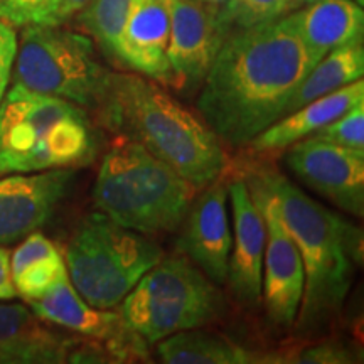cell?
Here are the masks:
<instances>
[{
    "label": "cell",
    "mask_w": 364,
    "mask_h": 364,
    "mask_svg": "<svg viewBox=\"0 0 364 364\" xmlns=\"http://www.w3.org/2000/svg\"><path fill=\"white\" fill-rule=\"evenodd\" d=\"M314 65L289 14L236 29L218 51L196 107L218 139L243 147L285 115Z\"/></svg>",
    "instance_id": "cell-1"
},
{
    "label": "cell",
    "mask_w": 364,
    "mask_h": 364,
    "mask_svg": "<svg viewBox=\"0 0 364 364\" xmlns=\"http://www.w3.org/2000/svg\"><path fill=\"white\" fill-rule=\"evenodd\" d=\"M247 177L275 199L282 220L302 258V300L295 331L311 336L341 312L363 262V231L339 213L322 206L273 167L257 166Z\"/></svg>",
    "instance_id": "cell-2"
},
{
    "label": "cell",
    "mask_w": 364,
    "mask_h": 364,
    "mask_svg": "<svg viewBox=\"0 0 364 364\" xmlns=\"http://www.w3.org/2000/svg\"><path fill=\"white\" fill-rule=\"evenodd\" d=\"M97 110L107 129L142 145L199 191L226 169L215 132L154 80L110 71Z\"/></svg>",
    "instance_id": "cell-3"
},
{
    "label": "cell",
    "mask_w": 364,
    "mask_h": 364,
    "mask_svg": "<svg viewBox=\"0 0 364 364\" xmlns=\"http://www.w3.org/2000/svg\"><path fill=\"white\" fill-rule=\"evenodd\" d=\"M98 135L78 105L14 85L0 102V176L88 166Z\"/></svg>",
    "instance_id": "cell-4"
},
{
    "label": "cell",
    "mask_w": 364,
    "mask_h": 364,
    "mask_svg": "<svg viewBox=\"0 0 364 364\" xmlns=\"http://www.w3.org/2000/svg\"><path fill=\"white\" fill-rule=\"evenodd\" d=\"M198 188L142 145L117 135L93 186L100 213L142 235L179 230Z\"/></svg>",
    "instance_id": "cell-5"
},
{
    "label": "cell",
    "mask_w": 364,
    "mask_h": 364,
    "mask_svg": "<svg viewBox=\"0 0 364 364\" xmlns=\"http://www.w3.org/2000/svg\"><path fill=\"white\" fill-rule=\"evenodd\" d=\"M162 258L156 241L127 230L103 213H93L80 223L65 252L73 287L98 309L120 306L136 282Z\"/></svg>",
    "instance_id": "cell-6"
},
{
    "label": "cell",
    "mask_w": 364,
    "mask_h": 364,
    "mask_svg": "<svg viewBox=\"0 0 364 364\" xmlns=\"http://www.w3.org/2000/svg\"><path fill=\"white\" fill-rule=\"evenodd\" d=\"M215 282L189 262L162 258L120 302V316L149 346L181 331L201 329L220 321L226 299Z\"/></svg>",
    "instance_id": "cell-7"
},
{
    "label": "cell",
    "mask_w": 364,
    "mask_h": 364,
    "mask_svg": "<svg viewBox=\"0 0 364 364\" xmlns=\"http://www.w3.org/2000/svg\"><path fill=\"white\" fill-rule=\"evenodd\" d=\"M14 65V85L95 110L110 75L93 41L61 26L24 27Z\"/></svg>",
    "instance_id": "cell-8"
},
{
    "label": "cell",
    "mask_w": 364,
    "mask_h": 364,
    "mask_svg": "<svg viewBox=\"0 0 364 364\" xmlns=\"http://www.w3.org/2000/svg\"><path fill=\"white\" fill-rule=\"evenodd\" d=\"M247 186L260 208L267 226L265 255H263L262 297L268 317L280 329H292L302 300L306 275L302 258L282 220L275 199L257 181L247 177Z\"/></svg>",
    "instance_id": "cell-9"
},
{
    "label": "cell",
    "mask_w": 364,
    "mask_h": 364,
    "mask_svg": "<svg viewBox=\"0 0 364 364\" xmlns=\"http://www.w3.org/2000/svg\"><path fill=\"white\" fill-rule=\"evenodd\" d=\"M29 304L31 311L44 322L102 344L110 354L112 363L149 356V344L125 324L120 312L90 306L76 292L70 277L59 280L48 294Z\"/></svg>",
    "instance_id": "cell-10"
},
{
    "label": "cell",
    "mask_w": 364,
    "mask_h": 364,
    "mask_svg": "<svg viewBox=\"0 0 364 364\" xmlns=\"http://www.w3.org/2000/svg\"><path fill=\"white\" fill-rule=\"evenodd\" d=\"M287 166L314 193L349 215H364V149L306 136L289 147Z\"/></svg>",
    "instance_id": "cell-11"
},
{
    "label": "cell",
    "mask_w": 364,
    "mask_h": 364,
    "mask_svg": "<svg viewBox=\"0 0 364 364\" xmlns=\"http://www.w3.org/2000/svg\"><path fill=\"white\" fill-rule=\"evenodd\" d=\"M171 38L167 59L177 90L201 88L209 68L228 38L220 7L201 0H169Z\"/></svg>",
    "instance_id": "cell-12"
},
{
    "label": "cell",
    "mask_w": 364,
    "mask_h": 364,
    "mask_svg": "<svg viewBox=\"0 0 364 364\" xmlns=\"http://www.w3.org/2000/svg\"><path fill=\"white\" fill-rule=\"evenodd\" d=\"M228 181L218 177L194 198L182 221V233L177 240V252L193 262L216 285L228 282L231 235L228 220Z\"/></svg>",
    "instance_id": "cell-13"
},
{
    "label": "cell",
    "mask_w": 364,
    "mask_h": 364,
    "mask_svg": "<svg viewBox=\"0 0 364 364\" xmlns=\"http://www.w3.org/2000/svg\"><path fill=\"white\" fill-rule=\"evenodd\" d=\"M75 177L73 169H51L0 179V245L43 228L70 193Z\"/></svg>",
    "instance_id": "cell-14"
},
{
    "label": "cell",
    "mask_w": 364,
    "mask_h": 364,
    "mask_svg": "<svg viewBox=\"0 0 364 364\" xmlns=\"http://www.w3.org/2000/svg\"><path fill=\"white\" fill-rule=\"evenodd\" d=\"M228 199L233 211V243L228 262V284L241 302L257 306L262 300L265 220L250 194L245 177H235L228 182Z\"/></svg>",
    "instance_id": "cell-15"
},
{
    "label": "cell",
    "mask_w": 364,
    "mask_h": 364,
    "mask_svg": "<svg viewBox=\"0 0 364 364\" xmlns=\"http://www.w3.org/2000/svg\"><path fill=\"white\" fill-rule=\"evenodd\" d=\"M171 38L169 0H132L115 61L157 83L172 86L167 59Z\"/></svg>",
    "instance_id": "cell-16"
},
{
    "label": "cell",
    "mask_w": 364,
    "mask_h": 364,
    "mask_svg": "<svg viewBox=\"0 0 364 364\" xmlns=\"http://www.w3.org/2000/svg\"><path fill=\"white\" fill-rule=\"evenodd\" d=\"M80 341L51 331L21 304H0V364L68 363Z\"/></svg>",
    "instance_id": "cell-17"
},
{
    "label": "cell",
    "mask_w": 364,
    "mask_h": 364,
    "mask_svg": "<svg viewBox=\"0 0 364 364\" xmlns=\"http://www.w3.org/2000/svg\"><path fill=\"white\" fill-rule=\"evenodd\" d=\"M363 102L364 81L361 78L280 117L268 129L255 136L248 144V147L258 154L280 152V150L289 149L299 140L312 135L321 127L327 125L334 118L344 115L346 112H349L353 107Z\"/></svg>",
    "instance_id": "cell-18"
},
{
    "label": "cell",
    "mask_w": 364,
    "mask_h": 364,
    "mask_svg": "<svg viewBox=\"0 0 364 364\" xmlns=\"http://www.w3.org/2000/svg\"><path fill=\"white\" fill-rule=\"evenodd\" d=\"M289 16L316 63L332 49L363 43L364 12L353 0H316Z\"/></svg>",
    "instance_id": "cell-19"
},
{
    "label": "cell",
    "mask_w": 364,
    "mask_h": 364,
    "mask_svg": "<svg viewBox=\"0 0 364 364\" xmlns=\"http://www.w3.org/2000/svg\"><path fill=\"white\" fill-rule=\"evenodd\" d=\"M12 282L17 295L33 302L68 277L65 257L43 233L27 235L11 257Z\"/></svg>",
    "instance_id": "cell-20"
},
{
    "label": "cell",
    "mask_w": 364,
    "mask_h": 364,
    "mask_svg": "<svg viewBox=\"0 0 364 364\" xmlns=\"http://www.w3.org/2000/svg\"><path fill=\"white\" fill-rule=\"evenodd\" d=\"M364 75L363 43H353L332 49L314 65L306 78L295 90L294 97L287 105V113L297 110L306 103L326 97L332 91L361 80Z\"/></svg>",
    "instance_id": "cell-21"
},
{
    "label": "cell",
    "mask_w": 364,
    "mask_h": 364,
    "mask_svg": "<svg viewBox=\"0 0 364 364\" xmlns=\"http://www.w3.org/2000/svg\"><path fill=\"white\" fill-rule=\"evenodd\" d=\"M157 354L167 364H247L253 353L213 332L189 329L159 341Z\"/></svg>",
    "instance_id": "cell-22"
},
{
    "label": "cell",
    "mask_w": 364,
    "mask_h": 364,
    "mask_svg": "<svg viewBox=\"0 0 364 364\" xmlns=\"http://www.w3.org/2000/svg\"><path fill=\"white\" fill-rule=\"evenodd\" d=\"M130 6L132 0H90L83 11L76 14L81 29L113 61Z\"/></svg>",
    "instance_id": "cell-23"
},
{
    "label": "cell",
    "mask_w": 364,
    "mask_h": 364,
    "mask_svg": "<svg viewBox=\"0 0 364 364\" xmlns=\"http://www.w3.org/2000/svg\"><path fill=\"white\" fill-rule=\"evenodd\" d=\"M297 6V0H226L220 7V21L233 33L280 19Z\"/></svg>",
    "instance_id": "cell-24"
},
{
    "label": "cell",
    "mask_w": 364,
    "mask_h": 364,
    "mask_svg": "<svg viewBox=\"0 0 364 364\" xmlns=\"http://www.w3.org/2000/svg\"><path fill=\"white\" fill-rule=\"evenodd\" d=\"M0 21L11 27L61 26L58 0H0Z\"/></svg>",
    "instance_id": "cell-25"
},
{
    "label": "cell",
    "mask_w": 364,
    "mask_h": 364,
    "mask_svg": "<svg viewBox=\"0 0 364 364\" xmlns=\"http://www.w3.org/2000/svg\"><path fill=\"white\" fill-rule=\"evenodd\" d=\"M309 136L349 149H364V102Z\"/></svg>",
    "instance_id": "cell-26"
},
{
    "label": "cell",
    "mask_w": 364,
    "mask_h": 364,
    "mask_svg": "<svg viewBox=\"0 0 364 364\" xmlns=\"http://www.w3.org/2000/svg\"><path fill=\"white\" fill-rule=\"evenodd\" d=\"M17 56V36L14 27L0 21V102L6 97Z\"/></svg>",
    "instance_id": "cell-27"
},
{
    "label": "cell",
    "mask_w": 364,
    "mask_h": 364,
    "mask_svg": "<svg viewBox=\"0 0 364 364\" xmlns=\"http://www.w3.org/2000/svg\"><path fill=\"white\" fill-rule=\"evenodd\" d=\"M351 353L338 344H321L297 354L292 363H353Z\"/></svg>",
    "instance_id": "cell-28"
},
{
    "label": "cell",
    "mask_w": 364,
    "mask_h": 364,
    "mask_svg": "<svg viewBox=\"0 0 364 364\" xmlns=\"http://www.w3.org/2000/svg\"><path fill=\"white\" fill-rule=\"evenodd\" d=\"M16 297L17 292L11 273V253L0 247V300H12Z\"/></svg>",
    "instance_id": "cell-29"
},
{
    "label": "cell",
    "mask_w": 364,
    "mask_h": 364,
    "mask_svg": "<svg viewBox=\"0 0 364 364\" xmlns=\"http://www.w3.org/2000/svg\"><path fill=\"white\" fill-rule=\"evenodd\" d=\"M90 0H58V17L59 24H65L76 14H80L86 7Z\"/></svg>",
    "instance_id": "cell-30"
},
{
    "label": "cell",
    "mask_w": 364,
    "mask_h": 364,
    "mask_svg": "<svg viewBox=\"0 0 364 364\" xmlns=\"http://www.w3.org/2000/svg\"><path fill=\"white\" fill-rule=\"evenodd\" d=\"M311 2H316V0H297V4H311Z\"/></svg>",
    "instance_id": "cell-31"
}]
</instances>
